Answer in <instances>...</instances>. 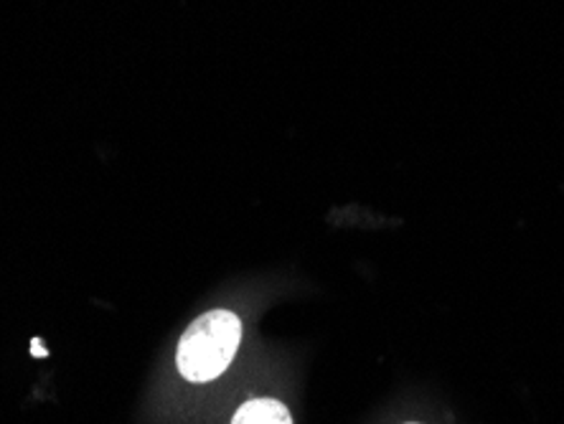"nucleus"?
I'll list each match as a JSON object with an SVG mask.
<instances>
[{"instance_id":"nucleus-1","label":"nucleus","mask_w":564,"mask_h":424,"mask_svg":"<svg viewBox=\"0 0 564 424\" xmlns=\"http://www.w3.org/2000/svg\"><path fill=\"white\" fill-rule=\"evenodd\" d=\"M239 340H242V323L235 313L212 311L196 318L178 344L176 363L181 377L194 384L221 377L235 359Z\"/></svg>"},{"instance_id":"nucleus-2","label":"nucleus","mask_w":564,"mask_h":424,"mask_svg":"<svg viewBox=\"0 0 564 424\" xmlns=\"http://www.w3.org/2000/svg\"><path fill=\"white\" fill-rule=\"evenodd\" d=\"M231 424H293V417L278 399H250L239 406Z\"/></svg>"},{"instance_id":"nucleus-3","label":"nucleus","mask_w":564,"mask_h":424,"mask_svg":"<svg viewBox=\"0 0 564 424\" xmlns=\"http://www.w3.org/2000/svg\"><path fill=\"white\" fill-rule=\"evenodd\" d=\"M33 354H41V356H44L46 351H44V346H41L39 344V340H33Z\"/></svg>"},{"instance_id":"nucleus-4","label":"nucleus","mask_w":564,"mask_h":424,"mask_svg":"<svg viewBox=\"0 0 564 424\" xmlns=\"http://www.w3.org/2000/svg\"><path fill=\"white\" fill-rule=\"evenodd\" d=\"M408 424H417V422H408Z\"/></svg>"}]
</instances>
